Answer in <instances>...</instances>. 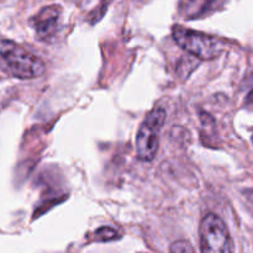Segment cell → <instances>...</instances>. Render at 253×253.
Masks as SVG:
<instances>
[{"label": "cell", "instance_id": "cell-1", "mask_svg": "<svg viewBox=\"0 0 253 253\" xmlns=\"http://www.w3.org/2000/svg\"><path fill=\"white\" fill-rule=\"evenodd\" d=\"M0 69L19 79H32L44 73L43 61L24 46L12 41L0 42Z\"/></svg>", "mask_w": 253, "mask_h": 253}, {"label": "cell", "instance_id": "cell-2", "mask_svg": "<svg viewBox=\"0 0 253 253\" xmlns=\"http://www.w3.org/2000/svg\"><path fill=\"white\" fill-rule=\"evenodd\" d=\"M172 36L183 49L202 61L215 59L224 51V43L217 37L204 34V32L185 29L179 25L173 27Z\"/></svg>", "mask_w": 253, "mask_h": 253}, {"label": "cell", "instance_id": "cell-3", "mask_svg": "<svg viewBox=\"0 0 253 253\" xmlns=\"http://www.w3.org/2000/svg\"><path fill=\"white\" fill-rule=\"evenodd\" d=\"M166 120V111L155 108L148 113L141 124L136 136V155L141 161L155 160L160 145V133Z\"/></svg>", "mask_w": 253, "mask_h": 253}, {"label": "cell", "instance_id": "cell-4", "mask_svg": "<svg viewBox=\"0 0 253 253\" xmlns=\"http://www.w3.org/2000/svg\"><path fill=\"white\" fill-rule=\"evenodd\" d=\"M200 250L214 253L234 251L229 230L217 215L209 214L203 219L200 224Z\"/></svg>", "mask_w": 253, "mask_h": 253}, {"label": "cell", "instance_id": "cell-5", "mask_svg": "<svg viewBox=\"0 0 253 253\" xmlns=\"http://www.w3.org/2000/svg\"><path fill=\"white\" fill-rule=\"evenodd\" d=\"M36 31L37 39L49 42L57 34L61 26V7L58 5H49L39 11L31 20Z\"/></svg>", "mask_w": 253, "mask_h": 253}, {"label": "cell", "instance_id": "cell-6", "mask_svg": "<svg viewBox=\"0 0 253 253\" xmlns=\"http://www.w3.org/2000/svg\"><path fill=\"white\" fill-rule=\"evenodd\" d=\"M225 0H179L178 11L185 20H195L211 15L222 6Z\"/></svg>", "mask_w": 253, "mask_h": 253}, {"label": "cell", "instance_id": "cell-7", "mask_svg": "<svg viewBox=\"0 0 253 253\" xmlns=\"http://www.w3.org/2000/svg\"><path fill=\"white\" fill-rule=\"evenodd\" d=\"M118 239V231L113 227L103 226L95 231V240L99 242H108Z\"/></svg>", "mask_w": 253, "mask_h": 253}, {"label": "cell", "instance_id": "cell-8", "mask_svg": "<svg viewBox=\"0 0 253 253\" xmlns=\"http://www.w3.org/2000/svg\"><path fill=\"white\" fill-rule=\"evenodd\" d=\"M170 252H194V249H193L192 245L187 241H177L170 246Z\"/></svg>", "mask_w": 253, "mask_h": 253}]
</instances>
